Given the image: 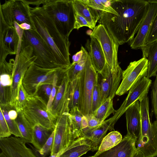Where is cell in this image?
<instances>
[{"mask_svg": "<svg viewBox=\"0 0 157 157\" xmlns=\"http://www.w3.org/2000/svg\"><path fill=\"white\" fill-rule=\"evenodd\" d=\"M145 0H112L110 5L118 15L100 11L98 22L103 25L120 45L128 42L137 33L148 10Z\"/></svg>", "mask_w": 157, "mask_h": 157, "instance_id": "cell-1", "label": "cell"}, {"mask_svg": "<svg viewBox=\"0 0 157 157\" xmlns=\"http://www.w3.org/2000/svg\"><path fill=\"white\" fill-rule=\"evenodd\" d=\"M33 29L53 50L61 68L67 69L70 65L69 38L58 30L53 18L42 6L30 7Z\"/></svg>", "mask_w": 157, "mask_h": 157, "instance_id": "cell-2", "label": "cell"}, {"mask_svg": "<svg viewBox=\"0 0 157 157\" xmlns=\"http://www.w3.org/2000/svg\"><path fill=\"white\" fill-rule=\"evenodd\" d=\"M42 7L53 18L61 33L69 38L75 21L72 0H45Z\"/></svg>", "mask_w": 157, "mask_h": 157, "instance_id": "cell-3", "label": "cell"}, {"mask_svg": "<svg viewBox=\"0 0 157 157\" xmlns=\"http://www.w3.org/2000/svg\"><path fill=\"white\" fill-rule=\"evenodd\" d=\"M28 45H30L32 47L33 55L36 57L34 63V64L46 69L61 68L52 49L41 36L33 29L24 30L21 46Z\"/></svg>", "mask_w": 157, "mask_h": 157, "instance_id": "cell-4", "label": "cell"}, {"mask_svg": "<svg viewBox=\"0 0 157 157\" xmlns=\"http://www.w3.org/2000/svg\"><path fill=\"white\" fill-rule=\"evenodd\" d=\"M22 112L33 126L39 125L48 128L55 129L57 119L48 110L45 101L37 95L30 96Z\"/></svg>", "mask_w": 157, "mask_h": 157, "instance_id": "cell-5", "label": "cell"}, {"mask_svg": "<svg viewBox=\"0 0 157 157\" xmlns=\"http://www.w3.org/2000/svg\"><path fill=\"white\" fill-rule=\"evenodd\" d=\"M33 48L30 45L21 46L18 58L14 60L9 102L10 105L14 108L18 99L19 88L25 75L29 67L36 59V57L33 55Z\"/></svg>", "mask_w": 157, "mask_h": 157, "instance_id": "cell-6", "label": "cell"}, {"mask_svg": "<svg viewBox=\"0 0 157 157\" xmlns=\"http://www.w3.org/2000/svg\"><path fill=\"white\" fill-rule=\"evenodd\" d=\"M97 74L88 55L85 67L80 75V97L78 109L85 116L93 113L92 98L97 81Z\"/></svg>", "mask_w": 157, "mask_h": 157, "instance_id": "cell-7", "label": "cell"}, {"mask_svg": "<svg viewBox=\"0 0 157 157\" xmlns=\"http://www.w3.org/2000/svg\"><path fill=\"white\" fill-rule=\"evenodd\" d=\"M67 69L43 68L33 63L27 71L22 84L30 96L37 95L39 89L45 84L52 85L56 75Z\"/></svg>", "mask_w": 157, "mask_h": 157, "instance_id": "cell-8", "label": "cell"}, {"mask_svg": "<svg viewBox=\"0 0 157 157\" xmlns=\"http://www.w3.org/2000/svg\"><path fill=\"white\" fill-rule=\"evenodd\" d=\"M24 30L16 31L13 26H9L2 20H0V63L6 60L8 55H16V60L21 50Z\"/></svg>", "mask_w": 157, "mask_h": 157, "instance_id": "cell-9", "label": "cell"}, {"mask_svg": "<svg viewBox=\"0 0 157 157\" xmlns=\"http://www.w3.org/2000/svg\"><path fill=\"white\" fill-rule=\"evenodd\" d=\"M90 36L96 38L100 43L104 53L106 63L112 72L121 68L118 61L117 53L119 45L107 29L102 25L96 26Z\"/></svg>", "mask_w": 157, "mask_h": 157, "instance_id": "cell-10", "label": "cell"}, {"mask_svg": "<svg viewBox=\"0 0 157 157\" xmlns=\"http://www.w3.org/2000/svg\"><path fill=\"white\" fill-rule=\"evenodd\" d=\"M121 68L117 71L112 72L106 63L102 71L98 72L97 84L100 94L101 105L109 98L113 99L122 79Z\"/></svg>", "mask_w": 157, "mask_h": 157, "instance_id": "cell-11", "label": "cell"}, {"mask_svg": "<svg viewBox=\"0 0 157 157\" xmlns=\"http://www.w3.org/2000/svg\"><path fill=\"white\" fill-rule=\"evenodd\" d=\"M148 66V60L145 57L131 62L123 71L122 81L116 95L120 96L125 94L140 80L147 76Z\"/></svg>", "mask_w": 157, "mask_h": 157, "instance_id": "cell-12", "label": "cell"}, {"mask_svg": "<svg viewBox=\"0 0 157 157\" xmlns=\"http://www.w3.org/2000/svg\"><path fill=\"white\" fill-rule=\"evenodd\" d=\"M151 83L150 78L144 77L130 89L127 97L120 108L112 117L108 119L113 125L114 126L117 121L133 103L147 96Z\"/></svg>", "mask_w": 157, "mask_h": 157, "instance_id": "cell-13", "label": "cell"}, {"mask_svg": "<svg viewBox=\"0 0 157 157\" xmlns=\"http://www.w3.org/2000/svg\"><path fill=\"white\" fill-rule=\"evenodd\" d=\"M69 113H65L57 118L50 155L66 149L75 140L69 124Z\"/></svg>", "mask_w": 157, "mask_h": 157, "instance_id": "cell-14", "label": "cell"}, {"mask_svg": "<svg viewBox=\"0 0 157 157\" xmlns=\"http://www.w3.org/2000/svg\"><path fill=\"white\" fill-rule=\"evenodd\" d=\"M149 6L147 13L143 20L136 35L128 42L131 48L141 49L144 46L146 39L152 22L157 15V0H147Z\"/></svg>", "mask_w": 157, "mask_h": 157, "instance_id": "cell-15", "label": "cell"}, {"mask_svg": "<svg viewBox=\"0 0 157 157\" xmlns=\"http://www.w3.org/2000/svg\"><path fill=\"white\" fill-rule=\"evenodd\" d=\"M71 86V82L66 74L58 86L56 94L50 110L57 119L63 114L69 112V103Z\"/></svg>", "mask_w": 157, "mask_h": 157, "instance_id": "cell-16", "label": "cell"}, {"mask_svg": "<svg viewBox=\"0 0 157 157\" xmlns=\"http://www.w3.org/2000/svg\"><path fill=\"white\" fill-rule=\"evenodd\" d=\"M21 138H0V148L8 157H37Z\"/></svg>", "mask_w": 157, "mask_h": 157, "instance_id": "cell-17", "label": "cell"}, {"mask_svg": "<svg viewBox=\"0 0 157 157\" xmlns=\"http://www.w3.org/2000/svg\"><path fill=\"white\" fill-rule=\"evenodd\" d=\"M137 139L127 134L112 148L94 157H132L136 150Z\"/></svg>", "mask_w": 157, "mask_h": 157, "instance_id": "cell-18", "label": "cell"}, {"mask_svg": "<svg viewBox=\"0 0 157 157\" xmlns=\"http://www.w3.org/2000/svg\"><path fill=\"white\" fill-rule=\"evenodd\" d=\"M127 134L137 139L140 127V103L137 101L131 105L125 113Z\"/></svg>", "mask_w": 157, "mask_h": 157, "instance_id": "cell-19", "label": "cell"}, {"mask_svg": "<svg viewBox=\"0 0 157 157\" xmlns=\"http://www.w3.org/2000/svg\"><path fill=\"white\" fill-rule=\"evenodd\" d=\"M97 150L91 140L82 136L75 139L59 157H80L89 151Z\"/></svg>", "mask_w": 157, "mask_h": 157, "instance_id": "cell-20", "label": "cell"}, {"mask_svg": "<svg viewBox=\"0 0 157 157\" xmlns=\"http://www.w3.org/2000/svg\"><path fill=\"white\" fill-rule=\"evenodd\" d=\"M90 40H88L85 47L89 52L92 65L97 72H101L106 63L105 56L101 45L94 37L90 36Z\"/></svg>", "mask_w": 157, "mask_h": 157, "instance_id": "cell-21", "label": "cell"}, {"mask_svg": "<svg viewBox=\"0 0 157 157\" xmlns=\"http://www.w3.org/2000/svg\"><path fill=\"white\" fill-rule=\"evenodd\" d=\"M114 127L107 119L95 127L91 128L87 127L83 129V136L91 140L98 149L108 131H112Z\"/></svg>", "mask_w": 157, "mask_h": 157, "instance_id": "cell-22", "label": "cell"}, {"mask_svg": "<svg viewBox=\"0 0 157 157\" xmlns=\"http://www.w3.org/2000/svg\"><path fill=\"white\" fill-rule=\"evenodd\" d=\"M29 5L23 0H13V13L14 21L18 24L26 23L30 25L33 29Z\"/></svg>", "mask_w": 157, "mask_h": 157, "instance_id": "cell-23", "label": "cell"}, {"mask_svg": "<svg viewBox=\"0 0 157 157\" xmlns=\"http://www.w3.org/2000/svg\"><path fill=\"white\" fill-rule=\"evenodd\" d=\"M75 12L84 17L94 28L100 18V11L87 6L82 0H72Z\"/></svg>", "mask_w": 157, "mask_h": 157, "instance_id": "cell-24", "label": "cell"}, {"mask_svg": "<svg viewBox=\"0 0 157 157\" xmlns=\"http://www.w3.org/2000/svg\"><path fill=\"white\" fill-rule=\"evenodd\" d=\"M143 57L146 58L148 63L147 76L150 78L156 76L157 73V41L141 49Z\"/></svg>", "mask_w": 157, "mask_h": 157, "instance_id": "cell-25", "label": "cell"}, {"mask_svg": "<svg viewBox=\"0 0 157 157\" xmlns=\"http://www.w3.org/2000/svg\"><path fill=\"white\" fill-rule=\"evenodd\" d=\"M54 130L39 125L34 126L31 144L36 149H40L50 136Z\"/></svg>", "mask_w": 157, "mask_h": 157, "instance_id": "cell-26", "label": "cell"}, {"mask_svg": "<svg viewBox=\"0 0 157 157\" xmlns=\"http://www.w3.org/2000/svg\"><path fill=\"white\" fill-rule=\"evenodd\" d=\"M17 112V116L15 120L22 135V140L26 143H31L33 126L25 116L22 111Z\"/></svg>", "mask_w": 157, "mask_h": 157, "instance_id": "cell-27", "label": "cell"}, {"mask_svg": "<svg viewBox=\"0 0 157 157\" xmlns=\"http://www.w3.org/2000/svg\"><path fill=\"white\" fill-rule=\"evenodd\" d=\"M83 115L78 107L71 109L68 113V118L73 136L76 139L83 136L81 120Z\"/></svg>", "mask_w": 157, "mask_h": 157, "instance_id": "cell-28", "label": "cell"}, {"mask_svg": "<svg viewBox=\"0 0 157 157\" xmlns=\"http://www.w3.org/2000/svg\"><path fill=\"white\" fill-rule=\"evenodd\" d=\"M122 140V135L119 132H111L103 138L100 144L98 151L94 156H97L112 148L119 144Z\"/></svg>", "mask_w": 157, "mask_h": 157, "instance_id": "cell-29", "label": "cell"}, {"mask_svg": "<svg viewBox=\"0 0 157 157\" xmlns=\"http://www.w3.org/2000/svg\"><path fill=\"white\" fill-rule=\"evenodd\" d=\"M81 47L83 51V54L82 59L77 63H71L67 69V76L71 82L75 79L83 70L89 55L88 52L82 46Z\"/></svg>", "mask_w": 157, "mask_h": 157, "instance_id": "cell-30", "label": "cell"}, {"mask_svg": "<svg viewBox=\"0 0 157 157\" xmlns=\"http://www.w3.org/2000/svg\"><path fill=\"white\" fill-rule=\"evenodd\" d=\"M116 110L113 107V99L109 98L94 112L93 115L102 122L112 113H114Z\"/></svg>", "mask_w": 157, "mask_h": 157, "instance_id": "cell-31", "label": "cell"}, {"mask_svg": "<svg viewBox=\"0 0 157 157\" xmlns=\"http://www.w3.org/2000/svg\"><path fill=\"white\" fill-rule=\"evenodd\" d=\"M80 74L75 79L71 82L69 103L70 111L75 107L78 108L80 97Z\"/></svg>", "mask_w": 157, "mask_h": 157, "instance_id": "cell-32", "label": "cell"}, {"mask_svg": "<svg viewBox=\"0 0 157 157\" xmlns=\"http://www.w3.org/2000/svg\"><path fill=\"white\" fill-rule=\"evenodd\" d=\"M87 6L100 11L118 15L110 5L111 0H82Z\"/></svg>", "mask_w": 157, "mask_h": 157, "instance_id": "cell-33", "label": "cell"}, {"mask_svg": "<svg viewBox=\"0 0 157 157\" xmlns=\"http://www.w3.org/2000/svg\"><path fill=\"white\" fill-rule=\"evenodd\" d=\"M10 106V105L9 104L0 105V110L3 113L11 134L14 135L16 137L22 138V135L15 120L11 119L9 116L8 112Z\"/></svg>", "mask_w": 157, "mask_h": 157, "instance_id": "cell-34", "label": "cell"}, {"mask_svg": "<svg viewBox=\"0 0 157 157\" xmlns=\"http://www.w3.org/2000/svg\"><path fill=\"white\" fill-rule=\"evenodd\" d=\"M13 0L5 1L0 4V14L2 16L6 24L10 26H14V18L13 13Z\"/></svg>", "mask_w": 157, "mask_h": 157, "instance_id": "cell-35", "label": "cell"}, {"mask_svg": "<svg viewBox=\"0 0 157 157\" xmlns=\"http://www.w3.org/2000/svg\"><path fill=\"white\" fill-rule=\"evenodd\" d=\"M30 96L22 84L19 88L18 99L15 107L17 112L23 111Z\"/></svg>", "mask_w": 157, "mask_h": 157, "instance_id": "cell-36", "label": "cell"}, {"mask_svg": "<svg viewBox=\"0 0 157 157\" xmlns=\"http://www.w3.org/2000/svg\"><path fill=\"white\" fill-rule=\"evenodd\" d=\"M55 131H53L50 136L42 147L38 150L33 148L36 155L37 157H46L49 153L51 154L53 147Z\"/></svg>", "mask_w": 157, "mask_h": 157, "instance_id": "cell-37", "label": "cell"}, {"mask_svg": "<svg viewBox=\"0 0 157 157\" xmlns=\"http://www.w3.org/2000/svg\"><path fill=\"white\" fill-rule=\"evenodd\" d=\"M155 80L153 83L151 91V109L150 113L151 117L153 115L155 118L157 115V73Z\"/></svg>", "mask_w": 157, "mask_h": 157, "instance_id": "cell-38", "label": "cell"}, {"mask_svg": "<svg viewBox=\"0 0 157 157\" xmlns=\"http://www.w3.org/2000/svg\"><path fill=\"white\" fill-rule=\"evenodd\" d=\"M157 41V15L155 17L152 22L150 29L146 39L144 47L147 46Z\"/></svg>", "mask_w": 157, "mask_h": 157, "instance_id": "cell-39", "label": "cell"}, {"mask_svg": "<svg viewBox=\"0 0 157 157\" xmlns=\"http://www.w3.org/2000/svg\"><path fill=\"white\" fill-rule=\"evenodd\" d=\"M101 105V98L97 84V79L94 87L92 98V113ZM93 114V113H92Z\"/></svg>", "mask_w": 157, "mask_h": 157, "instance_id": "cell-40", "label": "cell"}, {"mask_svg": "<svg viewBox=\"0 0 157 157\" xmlns=\"http://www.w3.org/2000/svg\"><path fill=\"white\" fill-rule=\"evenodd\" d=\"M11 134L3 113L0 110V138H8Z\"/></svg>", "mask_w": 157, "mask_h": 157, "instance_id": "cell-41", "label": "cell"}, {"mask_svg": "<svg viewBox=\"0 0 157 157\" xmlns=\"http://www.w3.org/2000/svg\"><path fill=\"white\" fill-rule=\"evenodd\" d=\"M14 59H11L9 62L6 60L0 63V74H6L12 75L13 66L14 63Z\"/></svg>", "mask_w": 157, "mask_h": 157, "instance_id": "cell-42", "label": "cell"}, {"mask_svg": "<svg viewBox=\"0 0 157 157\" xmlns=\"http://www.w3.org/2000/svg\"><path fill=\"white\" fill-rule=\"evenodd\" d=\"M75 17L74 29L78 30L83 26H86L93 30L94 28L88 21L84 17L75 11Z\"/></svg>", "mask_w": 157, "mask_h": 157, "instance_id": "cell-43", "label": "cell"}, {"mask_svg": "<svg viewBox=\"0 0 157 157\" xmlns=\"http://www.w3.org/2000/svg\"><path fill=\"white\" fill-rule=\"evenodd\" d=\"M88 122V128H93L101 124L102 122L96 117L93 114H89L85 116Z\"/></svg>", "mask_w": 157, "mask_h": 157, "instance_id": "cell-44", "label": "cell"}, {"mask_svg": "<svg viewBox=\"0 0 157 157\" xmlns=\"http://www.w3.org/2000/svg\"><path fill=\"white\" fill-rule=\"evenodd\" d=\"M12 75L3 74H0V86H11L12 84Z\"/></svg>", "mask_w": 157, "mask_h": 157, "instance_id": "cell-45", "label": "cell"}, {"mask_svg": "<svg viewBox=\"0 0 157 157\" xmlns=\"http://www.w3.org/2000/svg\"><path fill=\"white\" fill-rule=\"evenodd\" d=\"M83 54L82 48L81 47V50L72 56V63L75 64L79 62L82 58Z\"/></svg>", "mask_w": 157, "mask_h": 157, "instance_id": "cell-46", "label": "cell"}, {"mask_svg": "<svg viewBox=\"0 0 157 157\" xmlns=\"http://www.w3.org/2000/svg\"><path fill=\"white\" fill-rule=\"evenodd\" d=\"M41 87L49 99L51 93L52 88V85L45 84L42 86Z\"/></svg>", "mask_w": 157, "mask_h": 157, "instance_id": "cell-47", "label": "cell"}, {"mask_svg": "<svg viewBox=\"0 0 157 157\" xmlns=\"http://www.w3.org/2000/svg\"><path fill=\"white\" fill-rule=\"evenodd\" d=\"M45 0H23V1L28 4L35 5L36 6H40L41 4L43 5Z\"/></svg>", "mask_w": 157, "mask_h": 157, "instance_id": "cell-48", "label": "cell"}, {"mask_svg": "<svg viewBox=\"0 0 157 157\" xmlns=\"http://www.w3.org/2000/svg\"><path fill=\"white\" fill-rule=\"evenodd\" d=\"M19 25L20 28L24 30H29L32 29V26L27 23H24L20 25L19 24Z\"/></svg>", "mask_w": 157, "mask_h": 157, "instance_id": "cell-49", "label": "cell"}, {"mask_svg": "<svg viewBox=\"0 0 157 157\" xmlns=\"http://www.w3.org/2000/svg\"><path fill=\"white\" fill-rule=\"evenodd\" d=\"M81 125L82 129L88 127V122L86 117L83 115L81 120Z\"/></svg>", "mask_w": 157, "mask_h": 157, "instance_id": "cell-50", "label": "cell"}, {"mask_svg": "<svg viewBox=\"0 0 157 157\" xmlns=\"http://www.w3.org/2000/svg\"><path fill=\"white\" fill-rule=\"evenodd\" d=\"M132 157H144V156L141 152L136 149Z\"/></svg>", "mask_w": 157, "mask_h": 157, "instance_id": "cell-51", "label": "cell"}, {"mask_svg": "<svg viewBox=\"0 0 157 157\" xmlns=\"http://www.w3.org/2000/svg\"><path fill=\"white\" fill-rule=\"evenodd\" d=\"M0 157H8L3 152H1L0 153Z\"/></svg>", "mask_w": 157, "mask_h": 157, "instance_id": "cell-52", "label": "cell"}, {"mask_svg": "<svg viewBox=\"0 0 157 157\" xmlns=\"http://www.w3.org/2000/svg\"><path fill=\"white\" fill-rule=\"evenodd\" d=\"M156 121L157 123V116H156Z\"/></svg>", "mask_w": 157, "mask_h": 157, "instance_id": "cell-53", "label": "cell"}, {"mask_svg": "<svg viewBox=\"0 0 157 157\" xmlns=\"http://www.w3.org/2000/svg\"><path fill=\"white\" fill-rule=\"evenodd\" d=\"M94 157V156H89V157Z\"/></svg>", "mask_w": 157, "mask_h": 157, "instance_id": "cell-54", "label": "cell"}]
</instances>
